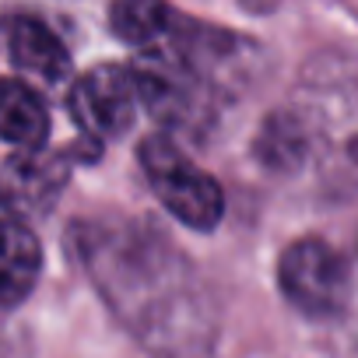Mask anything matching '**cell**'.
<instances>
[{
    "mask_svg": "<svg viewBox=\"0 0 358 358\" xmlns=\"http://www.w3.org/2000/svg\"><path fill=\"white\" fill-rule=\"evenodd\" d=\"M137 158H141L144 179L155 190L158 204L176 222H183L187 229H197V232H211L222 222L225 194L215 183V176L197 169L165 134L148 137L137 148Z\"/></svg>",
    "mask_w": 358,
    "mask_h": 358,
    "instance_id": "1",
    "label": "cell"
},
{
    "mask_svg": "<svg viewBox=\"0 0 358 358\" xmlns=\"http://www.w3.org/2000/svg\"><path fill=\"white\" fill-rule=\"evenodd\" d=\"M278 285L285 299L306 316H337L351 295V274L344 257L323 239H299L278 264Z\"/></svg>",
    "mask_w": 358,
    "mask_h": 358,
    "instance_id": "2",
    "label": "cell"
},
{
    "mask_svg": "<svg viewBox=\"0 0 358 358\" xmlns=\"http://www.w3.org/2000/svg\"><path fill=\"white\" fill-rule=\"evenodd\" d=\"M71 116L92 141H116L123 137L141 109L137 81L120 64H99L81 74L71 88Z\"/></svg>",
    "mask_w": 358,
    "mask_h": 358,
    "instance_id": "3",
    "label": "cell"
},
{
    "mask_svg": "<svg viewBox=\"0 0 358 358\" xmlns=\"http://www.w3.org/2000/svg\"><path fill=\"white\" fill-rule=\"evenodd\" d=\"M67 165L46 151H15L0 165V211H32L60 197Z\"/></svg>",
    "mask_w": 358,
    "mask_h": 358,
    "instance_id": "4",
    "label": "cell"
},
{
    "mask_svg": "<svg viewBox=\"0 0 358 358\" xmlns=\"http://www.w3.org/2000/svg\"><path fill=\"white\" fill-rule=\"evenodd\" d=\"M4 43H8L11 64L32 78L57 85L71 74L67 46L60 43V36L46 22H39L32 15H8L4 18Z\"/></svg>",
    "mask_w": 358,
    "mask_h": 358,
    "instance_id": "5",
    "label": "cell"
},
{
    "mask_svg": "<svg viewBox=\"0 0 358 358\" xmlns=\"http://www.w3.org/2000/svg\"><path fill=\"white\" fill-rule=\"evenodd\" d=\"M43 250L36 232L11 211H0V309H15L36 288Z\"/></svg>",
    "mask_w": 358,
    "mask_h": 358,
    "instance_id": "6",
    "label": "cell"
},
{
    "mask_svg": "<svg viewBox=\"0 0 358 358\" xmlns=\"http://www.w3.org/2000/svg\"><path fill=\"white\" fill-rule=\"evenodd\" d=\"M50 137V109L36 88L18 78H0V141L18 151H43Z\"/></svg>",
    "mask_w": 358,
    "mask_h": 358,
    "instance_id": "7",
    "label": "cell"
},
{
    "mask_svg": "<svg viewBox=\"0 0 358 358\" xmlns=\"http://www.w3.org/2000/svg\"><path fill=\"white\" fill-rule=\"evenodd\" d=\"M176 22V11L165 0H113L109 4V29L127 43L151 50L169 39Z\"/></svg>",
    "mask_w": 358,
    "mask_h": 358,
    "instance_id": "8",
    "label": "cell"
},
{
    "mask_svg": "<svg viewBox=\"0 0 358 358\" xmlns=\"http://www.w3.org/2000/svg\"><path fill=\"white\" fill-rule=\"evenodd\" d=\"M306 148V137H302V127L292 120V116H274L264 134H260V155L271 162V165H292L299 158V151Z\"/></svg>",
    "mask_w": 358,
    "mask_h": 358,
    "instance_id": "9",
    "label": "cell"
}]
</instances>
